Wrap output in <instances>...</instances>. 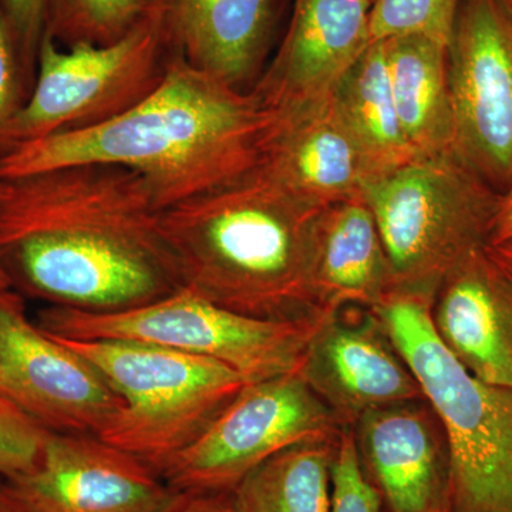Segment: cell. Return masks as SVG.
I'll return each instance as SVG.
<instances>
[{"mask_svg": "<svg viewBox=\"0 0 512 512\" xmlns=\"http://www.w3.org/2000/svg\"><path fill=\"white\" fill-rule=\"evenodd\" d=\"M25 63L30 79L35 80L37 52L45 35L50 0H0Z\"/></svg>", "mask_w": 512, "mask_h": 512, "instance_id": "83f0119b", "label": "cell"}, {"mask_svg": "<svg viewBox=\"0 0 512 512\" xmlns=\"http://www.w3.org/2000/svg\"><path fill=\"white\" fill-rule=\"evenodd\" d=\"M498 3L503 6L505 12H507L512 19V0H498Z\"/></svg>", "mask_w": 512, "mask_h": 512, "instance_id": "836d02e7", "label": "cell"}, {"mask_svg": "<svg viewBox=\"0 0 512 512\" xmlns=\"http://www.w3.org/2000/svg\"><path fill=\"white\" fill-rule=\"evenodd\" d=\"M512 242V184L500 195L488 245Z\"/></svg>", "mask_w": 512, "mask_h": 512, "instance_id": "f546056e", "label": "cell"}, {"mask_svg": "<svg viewBox=\"0 0 512 512\" xmlns=\"http://www.w3.org/2000/svg\"><path fill=\"white\" fill-rule=\"evenodd\" d=\"M0 394L56 433L99 437L123 400L80 353L30 322L18 293H0Z\"/></svg>", "mask_w": 512, "mask_h": 512, "instance_id": "8fae6325", "label": "cell"}, {"mask_svg": "<svg viewBox=\"0 0 512 512\" xmlns=\"http://www.w3.org/2000/svg\"><path fill=\"white\" fill-rule=\"evenodd\" d=\"M431 322L458 362L481 382L512 389V284L485 248L441 282Z\"/></svg>", "mask_w": 512, "mask_h": 512, "instance_id": "e0dca14e", "label": "cell"}, {"mask_svg": "<svg viewBox=\"0 0 512 512\" xmlns=\"http://www.w3.org/2000/svg\"><path fill=\"white\" fill-rule=\"evenodd\" d=\"M338 440L305 441L256 467L232 491L237 512H332Z\"/></svg>", "mask_w": 512, "mask_h": 512, "instance_id": "7402d4cb", "label": "cell"}, {"mask_svg": "<svg viewBox=\"0 0 512 512\" xmlns=\"http://www.w3.org/2000/svg\"><path fill=\"white\" fill-rule=\"evenodd\" d=\"M431 303L430 296L392 292L372 312L446 434L454 512H512V389L481 382L448 352Z\"/></svg>", "mask_w": 512, "mask_h": 512, "instance_id": "277c9868", "label": "cell"}, {"mask_svg": "<svg viewBox=\"0 0 512 512\" xmlns=\"http://www.w3.org/2000/svg\"><path fill=\"white\" fill-rule=\"evenodd\" d=\"M258 168L286 191L319 207L363 200L367 185L376 178L336 120L330 100L272 111Z\"/></svg>", "mask_w": 512, "mask_h": 512, "instance_id": "2e32d148", "label": "cell"}, {"mask_svg": "<svg viewBox=\"0 0 512 512\" xmlns=\"http://www.w3.org/2000/svg\"><path fill=\"white\" fill-rule=\"evenodd\" d=\"M272 121L255 93L173 57L146 99L99 126L19 144L0 154V180L106 164L143 177L161 210L258 167Z\"/></svg>", "mask_w": 512, "mask_h": 512, "instance_id": "7a4b0ae2", "label": "cell"}, {"mask_svg": "<svg viewBox=\"0 0 512 512\" xmlns=\"http://www.w3.org/2000/svg\"><path fill=\"white\" fill-rule=\"evenodd\" d=\"M150 0H50L45 35L67 46L109 45L146 15Z\"/></svg>", "mask_w": 512, "mask_h": 512, "instance_id": "603a6c76", "label": "cell"}, {"mask_svg": "<svg viewBox=\"0 0 512 512\" xmlns=\"http://www.w3.org/2000/svg\"><path fill=\"white\" fill-rule=\"evenodd\" d=\"M382 42L397 116L414 156L453 153L448 46L423 35Z\"/></svg>", "mask_w": 512, "mask_h": 512, "instance_id": "ffe728a7", "label": "cell"}, {"mask_svg": "<svg viewBox=\"0 0 512 512\" xmlns=\"http://www.w3.org/2000/svg\"><path fill=\"white\" fill-rule=\"evenodd\" d=\"M329 315L251 318L183 288L126 311L87 312L52 305L39 313L36 325L64 339L127 340L208 357L249 382H259L299 372L313 336Z\"/></svg>", "mask_w": 512, "mask_h": 512, "instance_id": "52a82bcc", "label": "cell"}, {"mask_svg": "<svg viewBox=\"0 0 512 512\" xmlns=\"http://www.w3.org/2000/svg\"><path fill=\"white\" fill-rule=\"evenodd\" d=\"M50 430L0 394V478L28 473L39 463Z\"/></svg>", "mask_w": 512, "mask_h": 512, "instance_id": "d4e9b609", "label": "cell"}, {"mask_svg": "<svg viewBox=\"0 0 512 512\" xmlns=\"http://www.w3.org/2000/svg\"><path fill=\"white\" fill-rule=\"evenodd\" d=\"M173 57L163 19L151 2L146 15L109 45L80 42L63 49L43 35L32 90L0 136V154L126 113L156 90Z\"/></svg>", "mask_w": 512, "mask_h": 512, "instance_id": "ba28073f", "label": "cell"}, {"mask_svg": "<svg viewBox=\"0 0 512 512\" xmlns=\"http://www.w3.org/2000/svg\"><path fill=\"white\" fill-rule=\"evenodd\" d=\"M332 484V512H384L382 500L360 464L352 427L340 431Z\"/></svg>", "mask_w": 512, "mask_h": 512, "instance_id": "484cf974", "label": "cell"}, {"mask_svg": "<svg viewBox=\"0 0 512 512\" xmlns=\"http://www.w3.org/2000/svg\"><path fill=\"white\" fill-rule=\"evenodd\" d=\"M55 338L92 362L123 400L100 439L160 474L251 383L217 360L161 346Z\"/></svg>", "mask_w": 512, "mask_h": 512, "instance_id": "8992f818", "label": "cell"}, {"mask_svg": "<svg viewBox=\"0 0 512 512\" xmlns=\"http://www.w3.org/2000/svg\"><path fill=\"white\" fill-rule=\"evenodd\" d=\"M29 74L0 2V136L29 97Z\"/></svg>", "mask_w": 512, "mask_h": 512, "instance_id": "4316f807", "label": "cell"}, {"mask_svg": "<svg viewBox=\"0 0 512 512\" xmlns=\"http://www.w3.org/2000/svg\"><path fill=\"white\" fill-rule=\"evenodd\" d=\"M325 208L255 167L161 210L160 231L188 291L251 318H311L326 315L313 288Z\"/></svg>", "mask_w": 512, "mask_h": 512, "instance_id": "3957f363", "label": "cell"}, {"mask_svg": "<svg viewBox=\"0 0 512 512\" xmlns=\"http://www.w3.org/2000/svg\"><path fill=\"white\" fill-rule=\"evenodd\" d=\"M352 429L384 512H454L450 450L426 400L372 410Z\"/></svg>", "mask_w": 512, "mask_h": 512, "instance_id": "5bb4252c", "label": "cell"}, {"mask_svg": "<svg viewBox=\"0 0 512 512\" xmlns=\"http://www.w3.org/2000/svg\"><path fill=\"white\" fill-rule=\"evenodd\" d=\"M141 175L106 164L8 181L0 264L12 284L53 306L116 312L183 289Z\"/></svg>", "mask_w": 512, "mask_h": 512, "instance_id": "6da1fadb", "label": "cell"}, {"mask_svg": "<svg viewBox=\"0 0 512 512\" xmlns=\"http://www.w3.org/2000/svg\"><path fill=\"white\" fill-rule=\"evenodd\" d=\"M6 190H8V181L0 180V198L5 195ZM12 285V279L9 278L8 272L0 264V293L9 291L12 289Z\"/></svg>", "mask_w": 512, "mask_h": 512, "instance_id": "d6a6232c", "label": "cell"}, {"mask_svg": "<svg viewBox=\"0 0 512 512\" xmlns=\"http://www.w3.org/2000/svg\"><path fill=\"white\" fill-rule=\"evenodd\" d=\"M6 481L28 512H160L178 493L146 461L100 437L56 431L36 466Z\"/></svg>", "mask_w": 512, "mask_h": 512, "instance_id": "7c38bea8", "label": "cell"}, {"mask_svg": "<svg viewBox=\"0 0 512 512\" xmlns=\"http://www.w3.org/2000/svg\"><path fill=\"white\" fill-rule=\"evenodd\" d=\"M460 3L461 0H373L372 42L423 35L450 46Z\"/></svg>", "mask_w": 512, "mask_h": 512, "instance_id": "cb8c5ba5", "label": "cell"}, {"mask_svg": "<svg viewBox=\"0 0 512 512\" xmlns=\"http://www.w3.org/2000/svg\"><path fill=\"white\" fill-rule=\"evenodd\" d=\"M373 0H295L274 62L252 92L272 111L326 103L369 46Z\"/></svg>", "mask_w": 512, "mask_h": 512, "instance_id": "9a60e30c", "label": "cell"}, {"mask_svg": "<svg viewBox=\"0 0 512 512\" xmlns=\"http://www.w3.org/2000/svg\"><path fill=\"white\" fill-rule=\"evenodd\" d=\"M448 80L453 154L503 194L512 184V19L498 0H461Z\"/></svg>", "mask_w": 512, "mask_h": 512, "instance_id": "30bf717a", "label": "cell"}, {"mask_svg": "<svg viewBox=\"0 0 512 512\" xmlns=\"http://www.w3.org/2000/svg\"><path fill=\"white\" fill-rule=\"evenodd\" d=\"M305 382L340 426L393 404L424 400L410 367L372 311L362 319L330 313L311 340L301 370Z\"/></svg>", "mask_w": 512, "mask_h": 512, "instance_id": "4fadbf2b", "label": "cell"}, {"mask_svg": "<svg viewBox=\"0 0 512 512\" xmlns=\"http://www.w3.org/2000/svg\"><path fill=\"white\" fill-rule=\"evenodd\" d=\"M160 512H237L232 493L178 491Z\"/></svg>", "mask_w": 512, "mask_h": 512, "instance_id": "f1b7e54d", "label": "cell"}, {"mask_svg": "<svg viewBox=\"0 0 512 512\" xmlns=\"http://www.w3.org/2000/svg\"><path fill=\"white\" fill-rule=\"evenodd\" d=\"M343 427L299 372L248 383L161 471L191 493H232L275 454L305 441L333 439Z\"/></svg>", "mask_w": 512, "mask_h": 512, "instance_id": "9c48e42d", "label": "cell"}, {"mask_svg": "<svg viewBox=\"0 0 512 512\" xmlns=\"http://www.w3.org/2000/svg\"><path fill=\"white\" fill-rule=\"evenodd\" d=\"M330 107L376 178L416 160L397 116L382 40L342 77Z\"/></svg>", "mask_w": 512, "mask_h": 512, "instance_id": "44dd1931", "label": "cell"}, {"mask_svg": "<svg viewBox=\"0 0 512 512\" xmlns=\"http://www.w3.org/2000/svg\"><path fill=\"white\" fill-rule=\"evenodd\" d=\"M500 195L453 153L370 181L363 201L392 266L393 292L434 298L454 268L487 247Z\"/></svg>", "mask_w": 512, "mask_h": 512, "instance_id": "5b68a950", "label": "cell"}, {"mask_svg": "<svg viewBox=\"0 0 512 512\" xmlns=\"http://www.w3.org/2000/svg\"><path fill=\"white\" fill-rule=\"evenodd\" d=\"M0 512H28L5 478H0Z\"/></svg>", "mask_w": 512, "mask_h": 512, "instance_id": "1f68e13d", "label": "cell"}, {"mask_svg": "<svg viewBox=\"0 0 512 512\" xmlns=\"http://www.w3.org/2000/svg\"><path fill=\"white\" fill-rule=\"evenodd\" d=\"M485 251L491 256V259L498 265V268L504 272L508 281L512 284V242L505 244L487 245Z\"/></svg>", "mask_w": 512, "mask_h": 512, "instance_id": "4dcf8cb0", "label": "cell"}, {"mask_svg": "<svg viewBox=\"0 0 512 512\" xmlns=\"http://www.w3.org/2000/svg\"><path fill=\"white\" fill-rule=\"evenodd\" d=\"M313 288L326 313L348 306L372 311L394 291L392 266L365 201L338 202L320 215Z\"/></svg>", "mask_w": 512, "mask_h": 512, "instance_id": "d6986e66", "label": "cell"}, {"mask_svg": "<svg viewBox=\"0 0 512 512\" xmlns=\"http://www.w3.org/2000/svg\"><path fill=\"white\" fill-rule=\"evenodd\" d=\"M174 57L245 90L264 59L275 0H151Z\"/></svg>", "mask_w": 512, "mask_h": 512, "instance_id": "ac0fdd59", "label": "cell"}]
</instances>
